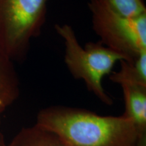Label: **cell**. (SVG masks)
<instances>
[{
  "instance_id": "obj_7",
  "label": "cell",
  "mask_w": 146,
  "mask_h": 146,
  "mask_svg": "<svg viewBox=\"0 0 146 146\" xmlns=\"http://www.w3.org/2000/svg\"><path fill=\"white\" fill-rule=\"evenodd\" d=\"M120 68L109 74L110 81L118 85L146 87V52L133 61L121 60Z\"/></svg>"
},
{
  "instance_id": "obj_8",
  "label": "cell",
  "mask_w": 146,
  "mask_h": 146,
  "mask_svg": "<svg viewBox=\"0 0 146 146\" xmlns=\"http://www.w3.org/2000/svg\"><path fill=\"white\" fill-rule=\"evenodd\" d=\"M7 146H68L56 133L36 124L21 129Z\"/></svg>"
},
{
  "instance_id": "obj_1",
  "label": "cell",
  "mask_w": 146,
  "mask_h": 146,
  "mask_svg": "<svg viewBox=\"0 0 146 146\" xmlns=\"http://www.w3.org/2000/svg\"><path fill=\"white\" fill-rule=\"evenodd\" d=\"M35 124L56 133L68 146H136L137 142L135 127L125 116H101L77 108H45Z\"/></svg>"
},
{
  "instance_id": "obj_2",
  "label": "cell",
  "mask_w": 146,
  "mask_h": 146,
  "mask_svg": "<svg viewBox=\"0 0 146 146\" xmlns=\"http://www.w3.org/2000/svg\"><path fill=\"white\" fill-rule=\"evenodd\" d=\"M55 29L64 43V62L71 75L75 79L82 80L87 89L102 102L112 105L113 100L104 89L102 80L112 72L115 64L127 60L126 58L100 41L88 42L83 47L70 25L57 24Z\"/></svg>"
},
{
  "instance_id": "obj_6",
  "label": "cell",
  "mask_w": 146,
  "mask_h": 146,
  "mask_svg": "<svg viewBox=\"0 0 146 146\" xmlns=\"http://www.w3.org/2000/svg\"><path fill=\"white\" fill-rule=\"evenodd\" d=\"M19 81L11 60L0 52V123L5 110L19 96Z\"/></svg>"
},
{
  "instance_id": "obj_4",
  "label": "cell",
  "mask_w": 146,
  "mask_h": 146,
  "mask_svg": "<svg viewBox=\"0 0 146 146\" xmlns=\"http://www.w3.org/2000/svg\"><path fill=\"white\" fill-rule=\"evenodd\" d=\"M94 32L106 47L133 61L146 52V15L127 17L112 10L102 0H90Z\"/></svg>"
},
{
  "instance_id": "obj_3",
  "label": "cell",
  "mask_w": 146,
  "mask_h": 146,
  "mask_svg": "<svg viewBox=\"0 0 146 146\" xmlns=\"http://www.w3.org/2000/svg\"><path fill=\"white\" fill-rule=\"evenodd\" d=\"M48 0H0V52L12 60L23 59L31 41L41 34Z\"/></svg>"
},
{
  "instance_id": "obj_9",
  "label": "cell",
  "mask_w": 146,
  "mask_h": 146,
  "mask_svg": "<svg viewBox=\"0 0 146 146\" xmlns=\"http://www.w3.org/2000/svg\"><path fill=\"white\" fill-rule=\"evenodd\" d=\"M117 13L127 17L146 15L143 0H102Z\"/></svg>"
},
{
  "instance_id": "obj_5",
  "label": "cell",
  "mask_w": 146,
  "mask_h": 146,
  "mask_svg": "<svg viewBox=\"0 0 146 146\" xmlns=\"http://www.w3.org/2000/svg\"><path fill=\"white\" fill-rule=\"evenodd\" d=\"M125 100L123 116L132 122L137 134L136 146H146V87L121 85Z\"/></svg>"
},
{
  "instance_id": "obj_10",
  "label": "cell",
  "mask_w": 146,
  "mask_h": 146,
  "mask_svg": "<svg viewBox=\"0 0 146 146\" xmlns=\"http://www.w3.org/2000/svg\"><path fill=\"white\" fill-rule=\"evenodd\" d=\"M0 146H7V144L5 143L2 134H1V133H0Z\"/></svg>"
}]
</instances>
